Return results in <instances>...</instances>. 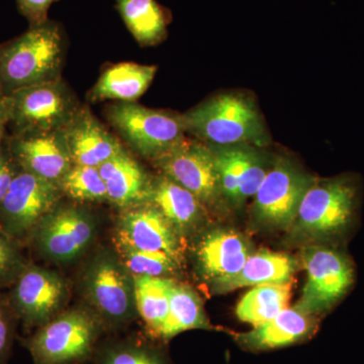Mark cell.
Listing matches in <instances>:
<instances>
[{
  "mask_svg": "<svg viewBox=\"0 0 364 364\" xmlns=\"http://www.w3.org/2000/svg\"><path fill=\"white\" fill-rule=\"evenodd\" d=\"M93 358L95 364H170L161 352L136 341L105 345Z\"/></svg>",
  "mask_w": 364,
  "mask_h": 364,
  "instance_id": "obj_30",
  "label": "cell"
},
{
  "mask_svg": "<svg viewBox=\"0 0 364 364\" xmlns=\"http://www.w3.org/2000/svg\"><path fill=\"white\" fill-rule=\"evenodd\" d=\"M64 51L63 31L49 20L0 45V95L61 79Z\"/></svg>",
  "mask_w": 364,
  "mask_h": 364,
  "instance_id": "obj_2",
  "label": "cell"
},
{
  "mask_svg": "<svg viewBox=\"0 0 364 364\" xmlns=\"http://www.w3.org/2000/svg\"><path fill=\"white\" fill-rule=\"evenodd\" d=\"M30 236L46 257L69 261L90 245L95 236V224L80 208H55L38 223Z\"/></svg>",
  "mask_w": 364,
  "mask_h": 364,
  "instance_id": "obj_12",
  "label": "cell"
},
{
  "mask_svg": "<svg viewBox=\"0 0 364 364\" xmlns=\"http://www.w3.org/2000/svg\"><path fill=\"white\" fill-rule=\"evenodd\" d=\"M186 132L207 145L267 142L264 122L255 102L240 93H223L182 114Z\"/></svg>",
  "mask_w": 364,
  "mask_h": 364,
  "instance_id": "obj_3",
  "label": "cell"
},
{
  "mask_svg": "<svg viewBox=\"0 0 364 364\" xmlns=\"http://www.w3.org/2000/svg\"><path fill=\"white\" fill-rule=\"evenodd\" d=\"M291 291L293 282L253 287L237 305V318L253 328L264 324L289 308Z\"/></svg>",
  "mask_w": 364,
  "mask_h": 364,
  "instance_id": "obj_25",
  "label": "cell"
},
{
  "mask_svg": "<svg viewBox=\"0 0 364 364\" xmlns=\"http://www.w3.org/2000/svg\"><path fill=\"white\" fill-rule=\"evenodd\" d=\"M9 124L6 97L0 95V146L4 145L6 140V129Z\"/></svg>",
  "mask_w": 364,
  "mask_h": 364,
  "instance_id": "obj_35",
  "label": "cell"
},
{
  "mask_svg": "<svg viewBox=\"0 0 364 364\" xmlns=\"http://www.w3.org/2000/svg\"><path fill=\"white\" fill-rule=\"evenodd\" d=\"M251 254L248 241L238 232L229 229L208 232L196 247L198 267L215 286L238 274Z\"/></svg>",
  "mask_w": 364,
  "mask_h": 364,
  "instance_id": "obj_18",
  "label": "cell"
},
{
  "mask_svg": "<svg viewBox=\"0 0 364 364\" xmlns=\"http://www.w3.org/2000/svg\"><path fill=\"white\" fill-rule=\"evenodd\" d=\"M122 264L134 277H163L178 268L179 260L164 252H147L117 245Z\"/></svg>",
  "mask_w": 364,
  "mask_h": 364,
  "instance_id": "obj_29",
  "label": "cell"
},
{
  "mask_svg": "<svg viewBox=\"0 0 364 364\" xmlns=\"http://www.w3.org/2000/svg\"><path fill=\"white\" fill-rule=\"evenodd\" d=\"M316 181L284 158L272 162L269 171L253 196L251 210L260 226L289 231L306 191Z\"/></svg>",
  "mask_w": 364,
  "mask_h": 364,
  "instance_id": "obj_8",
  "label": "cell"
},
{
  "mask_svg": "<svg viewBox=\"0 0 364 364\" xmlns=\"http://www.w3.org/2000/svg\"><path fill=\"white\" fill-rule=\"evenodd\" d=\"M18 169L7 148H4V145L0 146V203L11 188Z\"/></svg>",
  "mask_w": 364,
  "mask_h": 364,
  "instance_id": "obj_34",
  "label": "cell"
},
{
  "mask_svg": "<svg viewBox=\"0 0 364 364\" xmlns=\"http://www.w3.org/2000/svg\"><path fill=\"white\" fill-rule=\"evenodd\" d=\"M107 119L139 154L157 160L186 140L182 116L119 102L107 109Z\"/></svg>",
  "mask_w": 364,
  "mask_h": 364,
  "instance_id": "obj_6",
  "label": "cell"
},
{
  "mask_svg": "<svg viewBox=\"0 0 364 364\" xmlns=\"http://www.w3.org/2000/svg\"><path fill=\"white\" fill-rule=\"evenodd\" d=\"M63 195L78 202H102L107 200L104 179L97 167L73 164L58 182Z\"/></svg>",
  "mask_w": 364,
  "mask_h": 364,
  "instance_id": "obj_28",
  "label": "cell"
},
{
  "mask_svg": "<svg viewBox=\"0 0 364 364\" xmlns=\"http://www.w3.org/2000/svg\"><path fill=\"white\" fill-rule=\"evenodd\" d=\"M127 210L119 219L116 245L147 252H164L181 259L177 231L156 205L147 203Z\"/></svg>",
  "mask_w": 364,
  "mask_h": 364,
  "instance_id": "obj_15",
  "label": "cell"
},
{
  "mask_svg": "<svg viewBox=\"0 0 364 364\" xmlns=\"http://www.w3.org/2000/svg\"><path fill=\"white\" fill-rule=\"evenodd\" d=\"M155 161L163 176L188 189L203 205H212L223 198L214 155L207 144L186 139Z\"/></svg>",
  "mask_w": 364,
  "mask_h": 364,
  "instance_id": "obj_11",
  "label": "cell"
},
{
  "mask_svg": "<svg viewBox=\"0 0 364 364\" xmlns=\"http://www.w3.org/2000/svg\"><path fill=\"white\" fill-rule=\"evenodd\" d=\"M58 184L18 169L0 203V229L13 239L30 236L38 223L56 208Z\"/></svg>",
  "mask_w": 364,
  "mask_h": 364,
  "instance_id": "obj_9",
  "label": "cell"
},
{
  "mask_svg": "<svg viewBox=\"0 0 364 364\" xmlns=\"http://www.w3.org/2000/svg\"><path fill=\"white\" fill-rule=\"evenodd\" d=\"M157 66L124 62L102 72L90 93L91 102L119 100L135 102L147 91L156 75Z\"/></svg>",
  "mask_w": 364,
  "mask_h": 364,
  "instance_id": "obj_21",
  "label": "cell"
},
{
  "mask_svg": "<svg viewBox=\"0 0 364 364\" xmlns=\"http://www.w3.org/2000/svg\"><path fill=\"white\" fill-rule=\"evenodd\" d=\"M213 329L203 311L202 301L191 287L174 282L170 296L169 313L158 339L168 341L182 332Z\"/></svg>",
  "mask_w": 364,
  "mask_h": 364,
  "instance_id": "obj_27",
  "label": "cell"
},
{
  "mask_svg": "<svg viewBox=\"0 0 364 364\" xmlns=\"http://www.w3.org/2000/svg\"><path fill=\"white\" fill-rule=\"evenodd\" d=\"M150 203L159 208L176 231H186L203 220V203L188 189L165 176L153 181Z\"/></svg>",
  "mask_w": 364,
  "mask_h": 364,
  "instance_id": "obj_23",
  "label": "cell"
},
{
  "mask_svg": "<svg viewBox=\"0 0 364 364\" xmlns=\"http://www.w3.org/2000/svg\"><path fill=\"white\" fill-rule=\"evenodd\" d=\"M26 267L14 239L0 229V286L16 282Z\"/></svg>",
  "mask_w": 364,
  "mask_h": 364,
  "instance_id": "obj_31",
  "label": "cell"
},
{
  "mask_svg": "<svg viewBox=\"0 0 364 364\" xmlns=\"http://www.w3.org/2000/svg\"><path fill=\"white\" fill-rule=\"evenodd\" d=\"M301 263L306 282L296 306L310 315L330 312L351 291L355 282V267L339 246L311 244L301 249Z\"/></svg>",
  "mask_w": 364,
  "mask_h": 364,
  "instance_id": "obj_4",
  "label": "cell"
},
{
  "mask_svg": "<svg viewBox=\"0 0 364 364\" xmlns=\"http://www.w3.org/2000/svg\"><path fill=\"white\" fill-rule=\"evenodd\" d=\"M6 102L13 134L61 131L80 107L62 79L14 91Z\"/></svg>",
  "mask_w": 364,
  "mask_h": 364,
  "instance_id": "obj_7",
  "label": "cell"
},
{
  "mask_svg": "<svg viewBox=\"0 0 364 364\" xmlns=\"http://www.w3.org/2000/svg\"><path fill=\"white\" fill-rule=\"evenodd\" d=\"M100 326L85 311L53 318L26 339L35 364H81L95 356Z\"/></svg>",
  "mask_w": 364,
  "mask_h": 364,
  "instance_id": "obj_5",
  "label": "cell"
},
{
  "mask_svg": "<svg viewBox=\"0 0 364 364\" xmlns=\"http://www.w3.org/2000/svg\"><path fill=\"white\" fill-rule=\"evenodd\" d=\"M122 263L109 257L95 261L88 273V294L98 312L112 323L130 318L135 296L134 282Z\"/></svg>",
  "mask_w": 364,
  "mask_h": 364,
  "instance_id": "obj_16",
  "label": "cell"
},
{
  "mask_svg": "<svg viewBox=\"0 0 364 364\" xmlns=\"http://www.w3.org/2000/svg\"><path fill=\"white\" fill-rule=\"evenodd\" d=\"M317 327L316 316L304 312L298 306H289L272 320L253 328L251 331L234 334V339L245 350H274L311 338Z\"/></svg>",
  "mask_w": 364,
  "mask_h": 364,
  "instance_id": "obj_19",
  "label": "cell"
},
{
  "mask_svg": "<svg viewBox=\"0 0 364 364\" xmlns=\"http://www.w3.org/2000/svg\"><path fill=\"white\" fill-rule=\"evenodd\" d=\"M56 0H16L21 14L30 26H38L49 20L48 11Z\"/></svg>",
  "mask_w": 364,
  "mask_h": 364,
  "instance_id": "obj_33",
  "label": "cell"
},
{
  "mask_svg": "<svg viewBox=\"0 0 364 364\" xmlns=\"http://www.w3.org/2000/svg\"><path fill=\"white\" fill-rule=\"evenodd\" d=\"M11 314L0 304V364H7L11 356L14 337V324Z\"/></svg>",
  "mask_w": 364,
  "mask_h": 364,
  "instance_id": "obj_32",
  "label": "cell"
},
{
  "mask_svg": "<svg viewBox=\"0 0 364 364\" xmlns=\"http://www.w3.org/2000/svg\"><path fill=\"white\" fill-rule=\"evenodd\" d=\"M73 164L98 167L124 151L87 107H79L61 130Z\"/></svg>",
  "mask_w": 364,
  "mask_h": 364,
  "instance_id": "obj_17",
  "label": "cell"
},
{
  "mask_svg": "<svg viewBox=\"0 0 364 364\" xmlns=\"http://www.w3.org/2000/svg\"><path fill=\"white\" fill-rule=\"evenodd\" d=\"M124 25L142 47L161 43L167 37L170 14L156 0H116Z\"/></svg>",
  "mask_w": 364,
  "mask_h": 364,
  "instance_id": "obj_24",
  "label": "cell"
},
{
  "mask_svg": "<svg viewBox=\"0 0 364 364\" xmlns=\"http://www.w3.org/2000/svg\"><path fill=\"white\" fill-rule=\"evenodd\" d=\"M208 146L214 155L222 198L240 207L257 193L272 163L259 147L249 144Z\"/></svg>",
  "mask_w": 364,
  "mask_h": 364,
  "instance_id": "obj_10",
  "label": "cell"
},
{
  "mask_svg": "<svg viewBox=\"0 0 364 364\" xmlns=\"http://www.w3.org/2000/svg\"><path fill=\"white\" fill-rule=\"evenodd\" d=\"M6 148L18 168L54 183L73 165L61 131L13 134Z\"/></svg>",
  "mask_w": 364,
  "mask_h": 364,
  "instance_id": "obj_14",
  "label": "cell"
},
{
  "mask_svg": "<svg viewBox=\"0 0 364 364\" xmlns=\"http://www.w3.org/2000/svg\"><path fill=\"white\" fill-rule=\"evenodd\" d=\"M296 260L284 253L260 250L252 253L233 279L217 284L215 291H228L246 287L291 282L296 272Z\"/></svg>",
  "mask_w": 364,
  "mask_h": 364,
  "instance_id": "obj_22",
  "label": "cell"
},
{
  "mask_svg": "<svg viewBox=\"0 0 364 364\" xmlns=\"http://www.w3.org/2000/svg\"><path fill=\"white\" fill-rule=\"evenodd\" d=\"M134 296L138 313L151 336L158 339L169 313L174 280L165 277H134Z\"/></svg>",
  "mask_w": 364,
  "mask_h": 364,
  "instance_id": "obj_26",
  "label": "cell"
},
{
  "mask_svg": "<svg viewBox=\"0 0 364 364\" xmlns=\"http://www.w3.org/2000/svg\"><path fill=\"white\" fill-rule=\"evenodd\" d=\"M107 188V200L123 208L150 203L153 181L126 150L98 167Z\"/></svg>",
  "mask_w": 364,
  "mask_h": 364,
  "instance_id": "obj_20",
  "label": "cell"
},
{
  "mask_svg": "<svg viewBox=\"0 0 364 364\" xmlns=\"http://www.w3.org/2000/svg\"><path fill=\"white\" fill-rule=\"evenodd\" d=\"M14 284L11 308L28 328L49 322L65 298L63 280L44 268L26 267Z\"/></svg>",
  "mask_w": 364,
  "mask_h": 364,
  "instance_id": "obj_13",
  "label": "cell"
},
{
  "mask_svg": "<svg viewBox=\"0 0 364 364\" xmlns=\"http://www.w3.org/2000/svg\"><path fill=\"white\" fill-rule=\"evenodd\" d=\"M359 195L358 178L350 174L316 178L289 230L291 238L338 246L355 227Z\"/></svg>",
  "mask_w": 364,
  "mask_h": 364,
  "instance_id": "obj_1",
  "label": "cell"
}]
</instances>
